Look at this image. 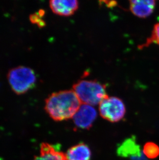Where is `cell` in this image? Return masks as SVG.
I'll list each match as a JSON object with an SVG mask.
<instances>
[{"instance_id":"cell-6","label":"cell","mask_w":159,"mask_h":160,"mask_svg":"<svg viewBox=\"0 0 159 160\" xmlns=\"http://www.w3.org/2000/svg\"><path fill=\"white\" fill-rule=\"evenodd\" d=\"M143 152L134 137L125 140L117 148V154L119 157L130 158L131 160H146Z\"/></svg>"},{"instance_id":"cell-2","label":"cell","mask_w":159,"mask_h":160,"mask_svg":"<svg viewBox=\"0 0 159 160\" xmlns=\"http://www.w3.org/2000/svg\"><path fill=\"white\" fill-rule=\"evenodd\" d=\"M72 90L82 104L95 106L108 97L106 87L97 80H81L73 86Z\"/></svg>"},{"instance_id":"cell-12","label":"cell","mask_w":159,"mask_h":160,"mask_svg":"<svg viewBox=\"0 0 159 160\" xmlns=\"http://www.w3.org/2000/svg\"><path fill=\"white\" fill-rule=\"evenodd\" d=\"M45 14V12L43 9H40L37 12L31 15L30 16V20L33 24H36L40 28H43L46 26L45 21L42 19Z\"/></svg>"},{"instance_id":"cell-8","label":"cell","mask_w":159,"mask_h":160,"mask_svg":"<svg viewBox=\"0 0 159 160\" xmlns=\"http://www.w3.org/2000/svg\"><path fill=\"white\" fill-rule=\"evenodd\" d=\"M156 5V2L152 0L131 1L130 9L137 17L146 18L153 12Z\"/></svg>"},{"instance_id":"cell-5","label":"cell","mask_w":159,"mask_h":160,"mask_svg":"<svg viewBox=\"0 0 159 160\" xmlns=\"http://www.w3.org/2000/svg\"><path fill=\"white\" fill-rule=\"evenodd\" d=\"M97 116V111L93 106L82 104L72 118L79 128L89 129L92 127Z\"/></svg>"},{"instance_id":"cell-9","label":"cell","mask_w":159,"mask_h":160,"mask_svg":"<svg viewBox=\"0 0 159 160\" xmlns=\"http://www.w3.org/2000/svg\"><path fill=\"white\" fill-rule=\"evenodd\" d=\"M34 160H67L64 154L55 146L47 142L41 145L40 154Z\"/></svg>"},{"instance_id":"cell-13","label":"cell","mask_w":159,"mask_h":160,"mask_svg":"<svg viewBox=\"0 0 159 160\" xmlns=\"http://www.w3.org/2000/svg\"><path fill=\"white\" fill-rule=\"evenodd\" d=\"M152 43H155L159 45V23H157L154 26L152 35L150 38L147 39V42L143 46H149Z\"/></svg>"},{"instance_id":"cell-4","label":"cell","mask_w":159,"mask_h":160,"mask_svg":"<svg viewBox=\"0 0 159 160\" xmlns=\"http://www.w3.org/2000/svg\"><path fill=\"white\" fill-rule=\"evenodd\" d=\"M101 116L111 122H117L123 119L126 107L121 99L115 97H108L102 101L99 107Z\"/></svg>"},{"instance_id":"cell-7","label":"cell","mask_w":159,"mask_h":160,"mask_svg":"<svg viewBox=\"0 0 159 160\" xmlns=\"http://www.w3.org/2000/svg\"><path fill=\"white\" fill-rule=\"evenodd\" d=\"M50 7L53 12L61 16L68 17L74 15L79 8V2L76 0H52Z\"/></svg>"},{"instance_id":"cell-11","label":"cell","mask_w":159,"mask_h":160,"mask_svg":"<svg viewBox=\"0 0 159 160\" xmlns=\"http://www.w3.org/2000/svg\"><path fill=\"white\" fill-rule=\"evenodd\" d=\"M143 152L148 158L155 159L159 156V147L153 142H147L144 146Z\"/></svg>"},{"instance_id":"cell-3","label":"cell","mask_w":159,"mask_h":160,"mask_svg":"<svg viewBox=\"0 0 159 160\" xmlns=\"http://www.w3.org/2000/svg\"><path fill=\"white\" fill-rule=\"evenodd\" d=\"M7 78L11 88L18 95L26 93L34 87L36 82L34 71L24 66L11 69L8 73Z\"/></svg>"},{"instance_id":"cell-1","label":"cell","mask_w":159,"mask_h":160,"mask_svg":"<svg viewBox=\"0 0 159 160\" xmlns=\"http://www.w3.org/2000/svg\"><path fill=\"white\" fill-rule=\"evenodd\" d=\"M82 105L73 90L60 91L50 95L45 101V109L56 121L73 118Z\"/></svg>"},{"instance_id":"cell-10","label":"cell","mask_w":159,"mask_h":160,"mask_svg":"<svg viewBox=\"0 0 159 160\" xmlns=\"http://www.w3.org/2000/svg\"><path fill=\"white\" fill-rule=\"evenodd\" d=\"M92 152L85 143H78L69 148L66 153L67 160H90Z\"/></svg>"}]
</instances>
